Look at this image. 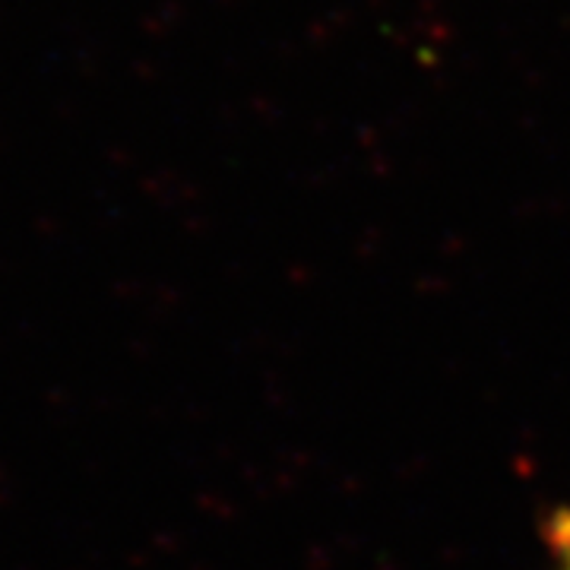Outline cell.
<instances>
[{"label": "cell", "mask_w": 570, "mask_h": 570, "mask_svg": "<svg viewBox=\"0 0 570 570\" xmlns=\"http://www.w3.org/2000/svg\"><path fill=\"white\" fill-rule=\"evenodd\" d=\"M546 546L551 554V568L570 570V508H558L546 523Z\"/></svg>", "instance_id": "1"}]
</instances>
